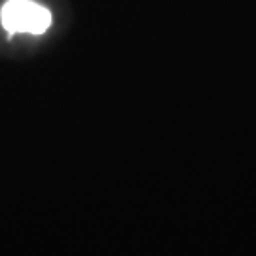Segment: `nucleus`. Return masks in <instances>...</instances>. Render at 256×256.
<instances>
[{"label":"nucleus","mask_w":256,"mask_h":256,"mask_svg":"<svg viewBox=\"0 0 256 256\" xmlns=\"http://www.w3.org/2000/svg\"><path fill=\"white\" fill-rule=\"evenodd\" d=\"M0 23L12 34H44L52 27V12L34 0H8L0 8Z\"/></svg>","instance_id":"obj_1"}]
</instances>
